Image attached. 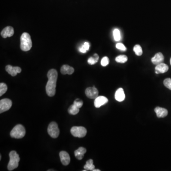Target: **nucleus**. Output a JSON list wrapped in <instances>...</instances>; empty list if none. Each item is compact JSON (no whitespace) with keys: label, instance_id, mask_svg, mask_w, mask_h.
<instances>
[{"label":"nucleus","instance_id":"obj_1","mask_svg":"<svg viewBox=\"0 0 171 171\" xmlns=\"http://www.w3.org/2000/svg\"><path fill=\"white\" fill-rule=\"evenodd\" d=\"M48 81L46 86L47 94L49 96H53L56 93V87L58 78V72L55 69H50L47 73Z\"/></svg>","mask_w":171,"mask_h":171},{"label":"nucleus","instance_id":"obj_2","mask_svg":"<svg viewBox=\"0 0 171 171\" xmlns=\"http://www.w3.org/2000/svg\"><path fill=\"white\" fill-rule=\"evenodd\" d=\"M32 47V41L31 36L27 32H24L20 37V49L23 51H27Z\"/></svg>","mask_w":171,"mask_h":171},{"label":"nucleus","instance_id":"obj_3","mask_svg":"<svg viewBox=\"0 0 171 171\" xmlns=\"http://www.w3.org/2000/svg\"><path fill=\"white\" fill-rule=\"evenodd\" d=\"M10 161L8 164V169L9 171H13L17 168L19 166L20 158L17 152L12 151L9 154Z\"/></svg>","mask_w":171,"mask_h":171},{"label":"nucleus","instance_id":"obj_4","mask_svg":"<svg viewBox=\"0 0 171 171\" xmlns=\"http://www.w3.org/2000/svg\"><path fill=\"white\" fill-rule=\"evenodd\" d=\"M25 134L26 131L25 128L23 125L20 124L16 125L10 133L11 136L16 139L23 138L25 136Z\"/></svg>","mask_w":171,"mask_h":171},{"label":"nucleus","instance_id":"obj_5","mask_svg":"<svg viewBox=\"0 0 171 171\" xmlns=\"http://www.w3.org/2000/svg\"><path fill=\"white\" fill-rule=\"evenodd\" d=\"M70 132L75 137L82 138L86 136L87 131L83 127H73L70 130Z\"/></svg>","mask_w":171,"mask_h":171},{"label":"nucleus","instance_id":"obj_6","mask_svg":"<svg viewBox=\"0 0 171 171\" xmlns=\"http://www.w3.org/2000/svg\"><path fill=\"white\" fill-rule=\"evenodd\" d=\"M48 133L50 136L52 138H57L60 134V130L58 127V124L55 122L50 123L48 127Z\"/></svg>","mask_w":171,"mask_h":171},{"label":"nucleus","instance_id":"obj_7","mask_svg":"<svg viewBox=\"0 0 171 171\" xmlns=\"http://www.w3.org/2000/svg\"><path fill=\"white\" fill-rule=\"evenodd\" d=\"M12 101L8 99H4L0 101V113L8 111L11 107Z\"/></svg>","mask_w":171,"mask_h":171},{"label":"nucleus","instance_id":"obj_8","mask_svg":"<svg viewBox=\"0 0 171 171\" xmlns=\"http://www.w3.org/2000/svg\"><path fill=\"white\" fill-rule=\"evenodd\" d=\"M86 95L91 99H96L99 96V91L95 87L87 88L85 90Z\"/></svg>","mask_w":171,"mask_h":171},{"label":"nucleus","instance_id":"obj_9","mask_svg":"<svg viewBox=\"0 0 171 171\" xmlns=\"http://www.w3.org/2000/svg\"><path fill=\"white\" fill-rule=\"evenodd\" d=\"M5 70L8 73L13 77L16 76L17 74L20 73L22 72V69L20 67H13L10 65L6 66Z\"/></svg>","mask_w":171,"mask_h":171},{"label":"nucleus","instance_id":"obj_10","mask_svg":"<svg viewBox=\"0 0 171 171\" xmlns=\"http://www.w3.org/2000/svg\"><path fill=\"white\" fill-rule=\"evenodd\" d=\"M14 28L11 26H7L2 29L1 35L2 38H6L7 37H11L14 35Z\"/></svg>","mask_w":171,"mask_h":171},{"label":"nucleus","instance_id":"obj_11","mask_svg":"<svg viewBox=\"0 0 171 171\" xmlns=\"http://www.w3.org/2000/svg\"><path fill=\"white\" fill-rule=\"evenodd\" d=\"M108 101V100L105 96H98L95 99L94 105L96 108H99L102 105L106 104Z\"/></svg>","mask_w":171,"mask_h":171},{"label":"nucleus","instance_id":"obj_12","mask_svg":"<svg viewBox=\"0 0 171 171\" xmlns=\"http://www.w3.org/2000/svg\"><path fill=\"white\" fill-rule=\"evenodd\" d=\"M60 161L64 166H68L70 162V158L68 153L66 151H61L60 153Z\"/></svg>","mask_w":171,"mask_h":171},{"label":"nucleus","instance_id":"obj_13","mask_svg":"<svg viewBox=\"0 0 171 171\" xmlns=\"http://www.w3.org/2000/svg\"><path fill=\"white\" fill-rule=\"evenodd\" d=\"M155 69L156 74L164 73L168 70L169 67L167 65L161 63L157 65L155 67Z\"/></svg>","mask_w":171,"mask_h":171},{"label":"nucleus","instance_id":"obj_14","mask_svg":"<svg viewBox=\"0 0 171 171\" xmlns=\"http://www.w3.org/2000/svg\"><path fill=\"white\" fill-rule=\"evenodd\" d=\"M125 94L122 88H119L116 91L115 97L117 101L122 102L125 99Z\"/></svg>","mask_w":171,"mask_h":171},{"label":"nucleus","instance_id":"obj_15","mask_svg":"<svg viewBox=\"0 0 171 171\" xmlns=\"http://www.w3.org/2000/svg\"><path fill=\"white\" fill-rule=\"evenodd\" d=\"M154 111L157 114V117L159 118H163L166 117L168 115V111L164 108L157 107L154 109Z\"/></svg>","mask_w":171,"mask_h":171},{"label":"nucleus","instance_id":"obj_16","mask_svg":"<svg viewBox=\"0 0 171 171\" xmlns=\"http://www.w3.org/2000/svg\"><path fill=\"white\" fill-rule=\"evenodd\" d=\"M164 60V56L161 52H158L153 57L151 60L152 63L154 65H158L163 62Z\"/></svg>","mask_w":171,"mask_h":171},{"label":"nucleus","instance_id":"obj_17","mask_svg":"<svg viewBox=\"0 0 171 171\" xmlns=\"http://www.w3.org/2000/svg\"><path fill=\"white\" fill-rule=\"evenodd\" d=\"M60 72L63 75H72L74 72V69L68 65H64L61 67Z\"/></svg>","mask_w":171,"mask_h":171},{"label":"nucleus","instance_id":"obj_18","mask_svg":"<svg viewBox=\"0 0 171 171\" xmlns=\"http://www.w3.org/2000/svg\"><path fill=\"white\" fill-rule=\"evenodd\" d=\"M86 149L84 147H80L78 149L76 150L74 152L75 157L78 160H81L83 159L84 154L86 153Z\"/></svg>","mask_w":171,"mask_h":171},{"label":"nucleus","instance_id":"obj_19","mask_svg":"<svg viewBox=\"0 0 171 171\" xmlns=\"http://www.w3.org/2000/svg\"><path fill=\"white\" fill-rule=\"evenodd\" d=\"M95 166L93 164V160L92 159H90L87 160L86 162V164L84 166V168L87 171H93L95 169Z\"/></svg>","mask_w":171,"mask_h":171},{"label":"nucleus","instance_id":"obj_20","mask_svg":"<svg viewBox=\"0 0 171 171\" xmlns=\"http://www.w3.org/2000/svg\"><path fill=\"white\" fill-rule=\"evenodd\" d=\"M79 111V108L76 107L75 105L73 104L70 105L68 109L69 113L72 115H76L77 114Z\"/></svg>","mask_w":171,"mask_h":171},{"label":"nucleus","instance_id":"obj_21","mask_svg":"<svg viewBox=\"0 0 171 171\" xmlns=\"http://www.w3.org/2000/svg\"><path fill=\"white\" fill-rule=\"evenodd\" d=\"M99 56L97 54L95 53L93 57H90L87 60V63L89 64L94 65L96 63H98L99 60Z\"/></svg>","mask_w":171,"mask_h":171},{"label":"nucleus","instance_id":"obj_22","mask_svg":"<svg viewBox=\"0 0 171 171\" xmlns=\"http://www.w3.org/2000/svg\"><path fill=\"white\" fill-rule=\"evenodd\" d=\"M128 60V58L127 56L124 55L118 56V57L116 58V61L117 63H126Z\"/></svg>","mask_w":171,"mask_h":171},{"label":"nucleus","instance_id":"obj_23","mask_svg":"<svg viewBox=\"0 0 171 171\" xmlns=\"http://www.w3.org/2000/svg\"><path fill=\"white\" fill-rule=\"evenodd\" d=\"M113 36L114 40L115 41H120L121 38V33H120V31L118 29H115L113 31Z\"/></svg>","mask_w":171,"mask_h":171},{"label":"nucleus","instance_id":"obj_24","mask_svg":"<svg viewBox=\"0 0 171 171\" xmlns=\"http://www.w3.org/2000/svg\"><path fill=\"white\" fill-rule=\"evenodd\" d=\"M7 90V86L6 84L4 83L0 84V96H2Z\"/></svg>","mask_w":171,"mask_h":171},{"label":"nucleus","instance_id":"obj_25","mask_svg":"<svg viewBox=\"0 0 171 171\" xmlns=\"http://www.w3.org/2000/svg\"><path fill=\"white\" fill-rule=\"evenodd\" d=\"M134 51L137 56H141L143 53L142 48L139 45H136L134 47Z\"/></svg>","mask_w":171,"mask_h":171},{"label":"nucleus","instance_id":"obj_26","mask_svg":"<svg viewBox=\"0 0 171 171\" xmlns=\"http://www.w3.org/2000/svg\"><path fill=\"white\" fill-rule=\"evenodd\" d=\"M163 84L167 88L171 90V79L170 78H166L163 81Z\"/></svg>","mask_w":171,"mask_h":171},{"label":"nucleus","instance_id":"obj_27","mask_svg":"<svg viewBox=\"0 0 171 171\" xmlns=\"http://www.w3.org/2000/svg\"><path fill=\"white\" fill-rule=\"evenodd\" d=\"M109 60L108 57H104L102 58L101 61V65L103 67H105L108 65Z\"/></svg>","mask_w":171,"mask_h":171},{"label":"nucleus","instance_id":"obj_28","mask_svg":"<svg viewBox=\"0 0 171 171\" xmlns=\"http://www.w3.org/2000/svg\"><path fill=\"white\" fill-rule=\"evenodd\" d=\"M74 104L75 105L76 107L80 108L83 105V101L80 99H77L75 100V101H74Z\"/></svg>","mask_w":171,"mask_h":171},{"label":"nucleus","instance_id":"obj_29","mask_svg":"<svg viewBox=\"0 0 171 171\" xmlns=\"http://www.w3.org/2000/svg\"><path fill=\"white\" fill-rule=\"evenodd\" d=\"M116 46L117 49H118V50H123V51H125V50H127L125 46L121 43H117V44H116Z\"/></svg>","mask_w":171,"mask_h":171},{"label":"nucleus","instance_id":"obj_30","mask_svg":"<svg viewBox=\"0 0 171 171\" xmlns=\"http://www.w3.org/2000/svg\"><path fill=\"white\" fill-rule=\"evenodd\" d=\"M79 51L80 52H82V53H85L87 51L86 49H85V47H84V46L82 45L81 47L79 48Z\"/></svg>","mask_w":171,"mask_h":171},{"label":"nucleus","instance_id":"obj_31","mask_svg":"<svg viewBox=\"0 0 171 171\" xmlns=\"http://www.w3.org/2000/svg\"><path fill=\"white\" fill-rule=\"evenodd\" d=\"M83 45L84 46V47H85V49H86V50H89V49H90V44H89L88 42H84V44H83Z\"/></svg>","mask_w":171,"mask_h":171},{"label":"nucleus","instance_id":"obj_32","mask_svg":"<svg viewBox=\"0 0 171 171\" xmlns=\"http://www.w3.org/2000/svg\"><path fill=\"white\" fill-rule=\"evenodd\" d=\"M100 170H99V169H94V170H93V171H100Z\"/></svg>","mask_w":171,"mask_h":171},{"label":"nucleus","instance_id":"obj_33","mask_svg":"<svg viewBox=\"0 0 171 171\" xmlns=\"http://www.w3.org/2000/svg\"><path fill=\"white\" fill-rule=\"evenodd\" d=\"M170 64H171V59H170Z\"/></svg>","mask_w":171,"mask_h":171}]
</instances>
